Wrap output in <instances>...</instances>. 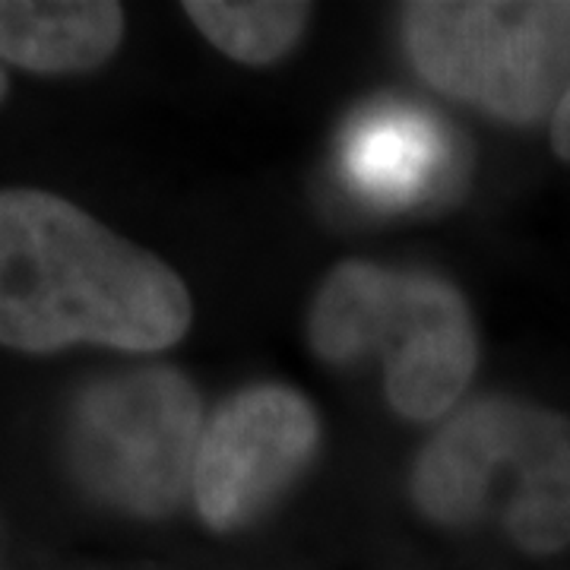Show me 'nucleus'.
Returning <instances> with one entry per match:
<instances>
[{
	"label": "nucleus",
	"mask_w": 570,
	"mask_h": 570,
	"mask_svg": "<svg viewBox=\"0 0 570 570\" xmlns=\"http://www.w3.org/2000/svg\"><path fill=\"white\" fill-rule=\"evenodd\" d=\"M190 324V292L163 257L51 190L0 187V346L153 355Z\"/></svg>",
	"instance_id": "1"
},
{
	"label": "nucleus",
	"mask_w": 570,
	"mask_h": 570,
	"mask_svg": "<svg viewBox=\"0 0 570 570\" xmlns=\"http://www.w3.org/2000/svg\"><path fill=\"white\" fill-rule=\"evenodd\" d=\"M403 48L441 96L517 127L551 121L570 86V0L406 3Z\"/></svg>",
	"instance_id": "2"
},
{
	"label": "nucleus",
	"mask_w": 570,
	"mask_h": 570,
	"mask_svg": "<svg viewBox=\"0 0 570 570\" xmlns=\"http://www.w3.org/2000/svg\"><path fill=\"white\" fill-rule=\"evenodd\" d=\"M204 428L200 393L178 367H127L96 377L73 400L67 463L99 504L159 520L190 494Z\"/></svg>",
	"instance_id": "3"
},
{
	"label": "nucleus",
	"mask_w": 570,
	"mask_h": 570,
	"mask_svg": "<svg viewBox=\"0 0 570 570\" xmlns=\"http://www.w3.org/2000/svg\"><path fill=\"white\" fill-rule=\"evenodd\" d=\"M453 479L472 517L494 510L520 551L570 549V415L513 396L472 400L453 419Z\"/></svg>",
	"instance_id": "4"
},
{
	"label": "nucleus",
	"mask_w": 570,
	"mask_h": 570,
	"mask_svg": "<svg viewBox=\"0 0 570 570\" xmlns=\"http://www.w3.org/2000/svg\"><path fill=\"white\" fill-rule=\"evenodd\" d=\"M321 438V415L302 390L250 384L225 396L204 428L190 485L206 530L257 523L311 469Z\"/></svg>",
	"instance_id": "5"
},
{
	"label": "nucleus",
	"mask_w": 570,
	"mask_h": 570,
	"mask_svg": "<svg viewBox=\"0 0 570 570\" xmlns=\"http://www.w3.org/2000/svg\"><path fill=\"white\" fill-rule=\"evenodd\" d=\"M479 367V330L463 292L438 273L409 269L406 307L390 343L384 396L406 422H441Z\"/></svg>",
	"instance_id": "6"
},
{
	"label": "nucleus",
	"mask_w": 570,
	"mask_h": 570,
	"mask_svg": "<svg viewBox=\"0 0 570 570\" xmlns=\"http://www.w3.org/2000/svg\"><path fill=\"white\" fill-rule=\"evenodd\" d=\"M124 29L115 0H0V63L45 77L86 73L121 48Z\"/></svg>",
	"instance_id": "7"
},
{
	"label": "nucleus",
	"mask_w": 570,
	"mask_h": 570,
	"mask_svg": "<svg viewBox=\"0 0 570 570\" xmlns=\"http://www.w3.org/2000/svg\"><path fill=\"white\" fill-rule=\"evenodd\" d=\"M406 307V269L343 261L326 273L307 311V343L333 367H348L387 348Z\"/></svg>",
	"instance_id": "8"
},
{
	"label": "nucleus",
	"mask_w": 570,
	"mask_h": 570,
	"mask_svg": "<svg viewBox=\"0 0 570 570\" xmlns=\"http://www.w3.org/2000/svg\"><path fill=\"white\" fill-rule=\"evenodd\" d=\"M184 13L204 32L209 45H216L225 58L245 67L283 61L302 41L311 22V7L288 0H187Z\"/></svg>",
	"instance_id": "9"
},
{
	"label": "nucleus",
	"mask_w": 570,
	"mask_h": 570,
	"mask_svg": "<svg viewBox=\"0 0 570 570\" xmlns=\"http://www.w3.org/2000/svg\"><path fill=\"white\" fill-rule=\"evenodd\" d=\"M431 146L412 121H384L362 142V175L381 187H403L415 181Z\"/></svg>",
	"instance_id": "10"
},
{
	"label": "nucleus",
	"mask_w": 570,
	"mask_h": 570,
	"mask_svg": "<svg viewBox=\"0 0 570 570\" xmlns=\"http://www.w3.org/2000/svg\"><path fill=\"white\" fill-rule=\"evenodd\" d=\"M549 140H551V153L561 159V163L570 165V86L564 92V99L558 102L554 115L549 121Z\"/></svg>",
	"instance_id": "11"
},
{
	"label": "nucleus",
	"mask_w": 570,
	"mask_h": 570,
	"mask_svg": "<svg viewBox=\"0 0 570 570\" xmlns=\"http://www.w3.org/2000/svg\"><path fill=\"white\" fill-rule=\"evenodd\" d=\"M7 89H10V77H7V67L0 63V105L7 99Z\"/></svg>",
	"instance_id": "12"
}]
</instances>
